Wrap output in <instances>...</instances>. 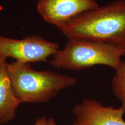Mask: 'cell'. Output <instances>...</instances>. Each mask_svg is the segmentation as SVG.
Instances as JSON below:
<instances>
[{"instance_id": "1", "label": "cell", "mask_w": 125, "mask_h": 125, "mask_svg": "<svg viewBox=\"0 0 125 125\" xmlns=\"http://www.w3.org/2000/svg\"><path fill=\"white\" fill-rule=\"evenodd\" d=\"M68 39H86L125 48V0L87 10L59 29Z\"/></svg>"}, {"instance_id": "2", "label": "cell", "mask_w": 125, "mask_h": 125, "mask_svg": "<svg viewBox=\"0 0 125 125\" xmlns=\"http://www.w3.org/2000/svg\"><path fill=\"white\" fill-rule=\"evenodd\" d=\"M14 93L20 104L48 103L61 90L74 86L75 78L48 70L37 71L30 62L7 64Z\"/></svg>"}, {"instance_id": "3", "label": "cell", "mask_w": 125, "mask_h": 125, "mask_svg": "<svg viewBox=\"0 0 125 125\" xmlns=\"http://www.w3.org/2000/svg\"><path fill=\"white\" fill-rule=\"evenodd\" d=\"M125 56L123 47L86 39H68L64 48L53 55L49 64L57 68L76 71L98 65L116 70Z\"/></svg>"}, {"instance_id": "4", "label": "cell", "mask_w": 125, "mask_h": 125, "mask_svg": "<svg viewBox=\"0 0 125 125\" xmlns=\"http://www.w3.org/2000/svg\"><path fill=\"white\" fill-rule=\"evenodd\" d=\"M59 49L58 43L39 35H29L16 40L0 35V59L11 57L23 62H46Z\"/></svg>"}, {"instance_id": "5", "label": "cell", "mask_w": 125, "mask_h": 125, "mask_svg": "<svg viewBox=\"0 0 125 125\" xmlns=\"http://www.w3.org/2000/svg\"><path fill=\"white\" fill-rule=\"evenodd\" d=\"M75 117L71 125H125L121 107L105 106L96 100L84 98L72 109Z\"/></svg>"}, {"instance_id": "6", "label": "cell", "mask_w": 125, "mask_h": 125, "mask_svg": "<svg viewBox=\"0 0 125 125\" xmlns=\"http://www.w3.org/2000/svg\"><path fill=\"white\" fill-rule=\"evenodd\" d=\"M98 6L96 0H38L37 9L45 21L59 29L78 15Z\"/></svg>"}, {"instance_id": "7", "label": "cell", "mask_w": 125, "mask_h": 125, "mask_svg": "<svg viewBox=\"0 0 125 125\" xmlns=\"http://www.w3.org/2000/svg\"><path fill=\"white\" fill-rule=\"evenodd\" d=\"M7 62L0 59V125L14 119L20 103L14 93Z\"/></svg>"}, {"instance_id": "8", "label": "cell", "mask_w": 125, "mask_h": 125, "mask_svg": "<svg viewBox=\"0 0 125 125\" xmlns=\"http://www.w3.org/2000/svg\"><path fill=\"white\" fill-rule=\"evenodd\" d=\"M112 78V93L119 101L125 113V56L121 64L116 70Z\"/></svg>"}, {"instance_id": "9", "label": "cell", "mask_w": 125, "mask_h": 125, "mask_svg": "<svg viewBox=\"0 0 125 125\" xmlns=\"http://www.w3.org/2000/svg\"><path fill=\"white\" fill-rule=\"evenodd\" d=\"M48 119L45 116H41L37 119L34 125H46Z\"/></svg>"}, {"instance_id": "10", "label": "cell", "mask_w": 125, "mask_h": 125, "mask_svg": "<svg viewBox=\"0 0 125 125\" xmlns=\"http://www.w3.org/2000/svg\"><path fill=\"white\" fill-rule=\"evenodd\" d=\"M46 125H57L56 121L53 118L48 119Z\"/></svg>"}]
</instances>
